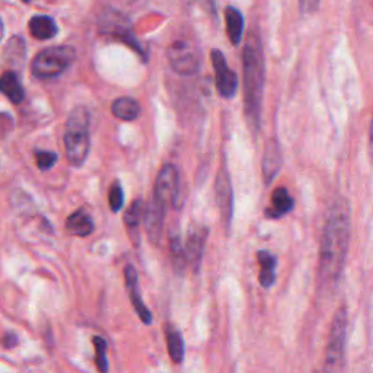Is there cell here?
Returning a JSON list of instances; mask_svg holds the SVG:
<instances>
[{"label": "cell", "instance_id": "cell-14", "mask_svg": "<svg viewBox=\"0 0 373 373\" xmlns=\"http://www.w3.org/2000/svg\"><path fill=\"white\" fill-rule=\"evenodd\" d=\"M294 207L295 200L290 196L289 191L284 187H277L271 194L270 207L266 210V215L270 219H280L290 213Z\"/></svg>", "mask_w": 373, "mask_h": 373}, {"label": "cell", "instance_id": "cell-19", "mask_svg": "<svg viewBox=\"0 0 373 373\" xmlns=\"http://www.w3.org/2000/svg\"><path fill=\"white\" fill-rule=\"evenodd\" d=\"M66 228L70 234L76 235V236H89L93 229H95V224L92 218L85 212V210H76L75 213H72L68 220H66Z\"/></svg>", "mask_w": 373, "mask_h": 373}, {"label": "cell", "instance_id": "cell-16", "mask_svg": "<svg viewBox=\"0 0 373 373\" xmlns=\"http://www.w3.org/2000/svg\"><path fill=\"white\" fill-rule=\"evenodd\" d=\"M224 24H226V34H228L231 43L234 45H239L244 36V16L234 8L228 6L224 9Z\"/></svg>", "mask_w": 373, "mask_h": 373}, {"label": "cell", "instance_id": "cell-9", "mask_svg": "<svg viewBox=\"0 0 373 373\" xmlns=\"http://www.w3.org/2000/svg\"><path fill=\"white\" fill-rule=\"evenodd\" d=\"M215 191H216V203L219 207L222 220L226 228H229L234 218V188L231 183L229 171L226 168V165H222L216 175Z\"/></svg>", "mask_w": 373, "mask_h": 373}, {"label": "cell", "instance_id": "cell-25", "mask_svg": "<svg viewBox=\"0 0 373 373\" xmlns=\"http://www.w3.org/2000/svg\"><path fill=\"white\" fill-rule=\"evenodd\" d=\"M5 56L10 63H16L25 59V44L21 37H13L8 43L5 48Z\"/></svg>", "mask_w": 373, "mask_h": 373}, {"label": "cell", "instance_id": "cell-6", "mask_svg": "<svg viewBox=\"0 0 373 373\" xmlns=\"http://www.w3.org/2000/svg\"><path fill=\"white\" fill-rule=\"evenodd\" d=\"M168 60L172 70L181 76H192L200 68V60L196 50L184 40L175 41L169 45Z\"/></svg>", "mask_w": 373, "mask_h": 373}, {"label": "cell", "instance_id": "cell-30", "mask_svg": "<svg viewBox=\"0 0 373 373\" xmlns=\"http://www.w3.org/2000/svg\"><path fill=\"white\" fill-rule=\"evenodd\" d=\"M369 158L373 165V116H372V121L369 127Z\"/></svg>", "mask_w": 373, "mask_h": 373}, {"label": "cell", "instance_id": "cell-10", "mask_svg": "<svg viewBox=\"0 0 373 373\" xmlns=\"http://www.w3.org/2000/svg\"><path fill=\"white\" fill-rule=\"evenodd\" d=\"M165 213H167V206L152 196L151 201L146 204L143 222H144L146 234H148L149 241L155 245L159 244L162 238V232H164Z\"/></svg>", "mask_w": 373, "mask_h": 373}, {"label": "cell", "instance_id": "cell-33", "mask_svg": "<svg viewBox=\"0 0 373 373\" xmlns=\"http://www.w3.org/2000/svg\"><path fill=\"white\" fill-rule=\"evenodd\" d=\"M314 373H322V372H319V370H317V372H314Z\"/></svg>", "mask_w": 373, "mask_h": 373}, {"label": "cell", "instance_id": "cell-7", "mask_svg": "<svg viewBox=\"0 0 373 373\" xmlns=\"http://www.w3.org/2000/svg\"><path fill=\"white\" fill-rule=\"evenodd\" d=\"M153 197H156L160 203H164L167 207L169 204L178 206V199H180V174L178 169L168 164L162 167L156 176Z\"/></svg>", "mask_w": 373, "mask_h": 373}, {"label": "cell", "instance_id": "cell-34", "mask_svg": "<svg viewBox=\"0 0 373 373\" xmlns=\"http://www.w3.org/2000/svg\"><path fill=\"white\" fill-rule=\"evenodd\" d=\"M25 2H31V0H25Z\"/></svg>", "mask_w": 373, "mask_h": 373}, {"label": "cell", "instance_id": "cell-17", "mask_svg": "<svg viewBox=\"0 0 373 373\" xmlns=\"http://www.w3.org/2000/svg\"><path fill=\"white\" fill-rule=\"evenodd\" d=\"M0 92H2L12 104H21L24 101V88L20 77L13 72H5L0 76Z\"/></svg>", "mask_w": 373, "mask_h": 373}, {"label": "cell", "instance_id": "cell-12", "mask_svg": "<svg viewBox=\"0 0 373 373\" xmlns=\"http://www.w3.org/2000/svg\"><path fill=\"white\" fill-rule=\"evenodd\" d=\"M124 277H125V287L128 290V296H130V300H132V303H133V307L136 310L142 322L146 323V326H149V323H152L153 318H152V312L148 310V306L144 305V302L140 296L136 268L133 266H127L124 270Z\"/></svg>", "mask_w": 373, "mask_h": 373}, {"label": "cell", "instance_id": "cell-11", "mask_svg": "<svg viewBox=\"0 0 373 373\" xmlns=\"http://www.w3.org/2000/svg\"><path fill=\"white\" fill-rule=\"evenodd\" d=\"M207 232L208 231L206 226H201V224H192L188 229L187 242L184 248H185V255H187V263L196 273H199L201 268Z\"/></svg>", "mask_w": 373, "mask_h": 373}, {"label": "cell", "instance_id": "cell-23", "mask_svg": "<svg viewBox=\"0 0 373 373\" xmlns=\"http://www.w3.org/2000/svg\"><path fill=\"white\" fill-rule=\"evenodd\" d=\"M144 208L146 204L143 203V200H135L130 207L127 208V212L124 213V222L127 224V228L130 229H137L140 222L144 218Z\"/></svg>", "mask_w": 373, "mask_h": 373}, {"label": "cell", "instance_id": "cell-15", "mask_svg": "<svg viewBox=\"0 0 373 373\" xmlns=\"http://www.w3.org/2000/svg\"><path fill=\"white\" fill-rule=\"evenodd\" d=\"M31 36L37 40H52L57 36L59 28L52 16L47 15H36L32 16L29 24Z\"/></svg>", "mask_w": 373, "mask_h": 373}, {"label": "cell", "instance_id": "cell-4", "mask_svg": "<svg viewBox=\"0 0 373 373\" xmlns=\"http://www.w3.org/2000/svg\"><path fill=\"white\" fill-rule=\"evenodd\" d=\"M347 326H349V314L347 307L343 305L338 307L331 322L322 373H343Z\"/></svg>", "mask_w": 373, "mask_h": 373}, {"label": "cell", "instance_id": "cell-2", "mask_svg": "<svg viewBox=\"0 0 373 373\" xmlns=\"http://www.w3.org/2000/svg\"><path fill=\"white\" fill-rule=\"evenodd\" d=\"M266 64L263 43L258 32L248 36L242 50V93H244V109L248 127L257 135L261 124V105L264 96Z\"/></svg>", "mask_w": 373, "mask_h": 373}, {"label": "cell", "instance_id": "cell-28", "mask_svg": "<svg viewBox=\"0 0 373 373\" xmlns=\"http://www.w3.org/2000/svg\"><path fill=\"white\" fill-rule=\"evenodd\" d=\"M321 0H299V6L302 13L305 15H312L319 9Z\"/></svg>", "mask_w": 373, "mask_h": 373}, {"label": "cell", "instance_id": "cell-1", "mask_svg": "<svg viewBox=\"0 0 373 373\" xmlns=\"http://www.w3.org/2000/svg\"><path fill=\"white\" fill-rule=\"evenodd\" d=\"M350 207L343 199L335 200L328 210L319 247L318 279L323 290L334 289L342 279L350 247Z\"/></svg>", "mask_w": 373, "mask_h": 373}, {"label": "cell", "instance_id": "cell-32", "mask_svg": "<svg viewBox=\"0 0 373 373\" xmlns=\"http://www.w3.org/2000/svg\"><path fill=\"white\" fill-rule=\"evenodd\" d=\"M204 3H206V6H207V8H210V9H213V5H215V2H213V0H204Z\"/></svg>", "mask_w": 373, "mask_h": 373}, {"label": "cell", "instance_id": "cell-8", "mask_svg": "<svg viewBox=\"0 0 373 373\" xmlns=\"http://www.w3.org/2000/svg\"><path fill=\"white\" fill-rule=\"evenodd\" d=\"M210 57H212L218 92L226 100L234 98L238 93V86H239L236 73L228 66V63H226V59L220 50H212Z\"/></svg>", "mask_w": 373, "mask_h": 373}, {"label": "cell", "instance_id": "cell-13", "mask_svg": "<svg viewBox=\"0 0 373 373\" xmlns=\"http://www.w3.org/2000/svg\"><path fill=\"white\" fill-rule=\"evenodd\" d=\"M282 165H283V155H282L280 144L277 140L273 137L266 143L264 153H263V162H261L263 178H264V183L267 185H270L274 178L277 176V174L282 169Z\"/></svg>", "mask_w": 373, "mask_h": 373}, {"label": "cell", "instance_id": "cell-31", "mask_svg": "<svg viewBox=\"0 0 373 373\" xmlns=\"http://www.w3.org/2000/svg\"><path fill=\"white\" fill-rule=\"evenodd\" d=\"M3 34H5V26H3V22H2V20H0V41H2V38H3Z\"/></svg>", "mask_w": 373, "mask_h": 373}, {"label": "cell", "instance_id": "cell-27", "mask_svg": "<svg viewBox=\"0 0 373 373\" xmlns=\"http://www.w3.org/2000/svg\"><path fill=\"white\" fill-rule=\"evenodd\" d=\"M57 155L54 152H48V151H38L36 152V160H37V167L41 171H47L56 165L57 162Z\"/></svg>", "mask_w": 373, "mask_h": 373}, {"label": "cell", "instance_id": "cell-29", "mask_svg": "<svg viewBox=\"0 0 373 373\" xmlns=\"http://www.w3.org/2000/svg\"><path fill=\"white\" fill-rule=\"evenodd\" d=\"M0 342H2V346L5 349H15L16 346L20 344V338L18 335H16L15 333H6L2 340H0Z\"/></svg>", "mask_w": 373, "mask_h": 373}, {"label": "cell", "instance_id": "cell-24", "mask_svg": "<svg viewBox=\"0 0 373 373\" xmlns=\"http://www.w3.org/2000/svg\"><path fill=\"white\" fill-rule=\"evenodd\" d=\"M92 343L93 347L96 350L95 354V363H96V369L100 370V373H108V358H107V342L100 337V335H95L92 338Z\"/></svg>", "mask_w": 373, "mask_h": 373}, {"label": "cell", "instance_id": "cell-3", "mask_svg": "<svg viewBox=\"0 0 373 373\" xmlns=\"http://www.w3.org/2000/svg\"><path fill=\"white\" fill-rule=\"evenodd\" d=\"M89 111L85 107H76L66 123L64 148L69 164L75 168L82 167L91 149L89 139Z\"/></svg>", "mask_w": 373, "mask_h": 373}, {"label": "cell", "instance_id": "cell-22", "mask_svg": "<svg viewBox=\"0 0 373 373\" xmlns=\"http://www.w3.org/2000/svg\"><path fill=\"white\" fill-rule=\"evenodd\" d=\"M169 250H171V259L172 266L176 274H184L188 263H187V255H185V248L181 242L180 235H172L169 239Z\"/></svg>", "mask_w": 373, "mask_h": 373}, {"label": "cell", "instance_id": "cell-20", "mask_svg": "<svg viewBox=\"0 0 373 373\" xmlns=\"http://www.w3.org/2000/svg\"><path fill=\"white\" fill-rule=\"evenodd\" d=\"M111 111L114 117L123 121H133L140 116V104L130 96H121L112 102Z\"/></svg>", "mask_w": 373, "mask_h": 373}, {"label": "cell", "instance_id": "cell-26", "mask_svg": "<svg viewBox=\"0 0 373 373\" xmlns=\"http://www.w3.org/2000/svg\"><path fill=\"white\" fill-rule=\"evenodd\" d=\"M108 201H109V207L114 213L120 212L123 204H124V191L120 185V183H114L109 188V194H108Z\"/></svg>", "mask_w": 373, "mask_h": 373}, {"label": "cell", "instance_id": "cell-18", "mask_svg": "<svg viewBox=\"0 0 373 373\" xmlns=\"http://www.w3.org/2000/svg\"><path fill=\"white\" fill-rule=\"evenodd\" d=\"M257 259L259 264V284L266 289H270L275 282V264L277 259L270 251H258Z\"/></svg>", "mask_w": 373, "mask_h": 373}, {"label": "cell", "instance_id": "cell-5", "mask_svg": "<svg viewBox=\"0 0 373 373\" xmlns=\"http://www.w3.org/2000/svg\"><path fill=\"white\" fill-rule=\"evenodd\" d=\"M76 52L70 45H54L40 52L31 63V72L38 79H52L68 70L75 61Z\"/></svg>", "mask_w": 373, "mask_h": 373}, {"label": "cell", "instance_id": "cell-21", "mask_svg": "<svg viewBox=\"0 0 373 373\" xmlns=\"http://www.w3.org/2000/svg\"><path fill=\"white\" fill-rule=\"evenodd\" d=\"M165 337L168 353L174 363H183L184 360V340L180 331H176L172 326L165 327Z\"/></svg>", "mask_w": 373, "mask_h": 373}]
</instances>
